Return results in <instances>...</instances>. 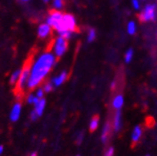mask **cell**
I'll use <instances>...</instances> for the list:
<instances>
[{
  "label": "cell",
  "instance_id": "obj_1",
  "mask_svg": "<svg viewBox=\"0 0 157 156\" xmlns=\"http://www.w3.org/2000/svg\"><path fill=\"white\" fill-rule=\"evenodd\" d=\"M56 56L51 52H45L40 55L31 66L30 76L27 82L28 89H34L40 84L56 63Z\"/></svg>",
  "mask_w": 157,
  "mask_h": 156
},
{
  "label": "cell",
  "instance_id": "obj_2",
  "mask_svg": "<svg viewBox=\"0 0 157 156\" xmlns=\"http://www.w3.org/2000/svg\"><path fill=\"white\" fill-rule=\"evenodd\" d=\"M56 31H58V33L63 32V31H70V32H75L77 30V23L76 19L72 14H63V17L62 19L58 23L57 26L54 28Z\"/></svg>",
  "mask_w": 157,
  "mask_h": 156
},
{
  "label": "cell",
  "instance_id": "obj_3",
  "mask_svg": "<svg viewBox=\"0 0 157 156\" xmlns=\"http://www.w3.org/2000/svg\"><path fill=\"white\" fill-rule=\"evenodd\" d=\"M31 66L32 64L27 63L23 66V68L21 69V72H20V76H19V79L18 82L17 83V92H23L24 91V88L27 86V82L29 80V76H30V70H31Z\"/></svg>",
  "mask_w": 157,
  "mask_h": 156
},
{
  "label": "cell",
  "instance_id": "obj_4",
  "mask_svg": "<svg viewBox=\"0 0 157 156\" xmlns=\"http://www.w3.org/2000/svg\"><path fill=\"white\" fill-rule=\"evenodd\" d=\"M67 47H68L67 40L59 36L54 44V55L56 56V58H60L63 56L67 50Z\"/></svg>",
  "mask_w": 157,
  "mask_h": 156
},
{
  "label": "cell",
  "instance_id": "obj_5",
  "mask_svg": "<svg viewBox=\"0 0 157 156\" xmlns=\"http://www.w3.org/2000/svg\"><path fill=\"white\" fill-rule=\"evenodd\" d=\"M156 17V12H155V5H147L144 11L140 14V20L141 21H150L154 20Z\"/></svg>",
  "mask_w": 157,
  "mask_h": 156
},
{
  "label": "cell",
  "instance_id": "obj_6",
  "mask_svg": "<svg viewBox=\"0 0 157 156\" xmlns=\"http://www.w3.org/2000/svg\"><path fill=\"white\" fill-rule=\"evenodd\" d=\"M63 17V13L59 11H53L46 19V24H48L51 28H55L58 23Z\"/></svg>",
  "mask_w": 157,
  "mask_h": 156
},
{
  "label": "cell",
  "instance_id": "obj_7",
  "mask_svg": "<svg viewBox=\"0 0 157 156\" xmlns=\"http://www.w3.org/2000/svg\"><path fill=\"white\" fill-rule=\"evenodd\" d=\"M21 110H22V105L19 102L15 103L12 108L11 113H10V120L12 122H17L18 121L19 117L21 115Z\"/></svg>",
  "mask_w": 157,
  "mask_h": 156
},
{
  "label": "cell",
  "instance_id": "obj_8",
  "mask_svg": "<svg viewBox=\"0 0 157 156\" xmlns=\"http://www.w3.org/2000/svg\"><path fill=\"white\" fill-rule=\"evenodd\" d=\"M51 29L52 28L48 24H46V23L40 24L38 27V29H37V36L40 38H45V37H47L50 35Z\"/></svg>",
  "mask_w": 157,
  "mask_h": 156
},
{
  "label": "cell",
  "instance_id": "obj_9",
  "mask_svg": "<svg viewBox=\"0 0 157 156\" xmlns=\"http://www.w3.org/2000/svg\"><path fill=\"white\" fill-rule=\"evenodd\" d=\"M67 78H68V73L66 71H63V72H61L59 76L54 78V79L52 80V83H53V85H55V86H59V85H61L67 80Z\"/></svg>",
  "mask_w": 157,
  "mask_h": 156
},
{
  "label": "cell",
  "instance_id": "obj_10",
  "mask_svg": "<svg viewBox=\"0 0 157 156\" xmlns=\"http://www.w3.org/2000/svg\"><path fill=\"white\" fill-rule=\"evenodd\" d=\"M35 105V109H34V111L36 112V116L37 117H40L42 114H43V111H44V109H45V105H46V101L44 98L42 99H39L38 102L34 105Z\"/></svg>",
  "mask_w": 157,
  "mask_h": 156
},
{
  "label": "cell",
  "instance_id": "obj_11",
  "mask_svg": "<svg viewBox=\"0 0 157 156\" xmlns=\"http://www.w3.org/2000/svg\"><path fill=\"white\" fill-rule=\"evenodd\" d=\"M124 100L123 95L119 94V95H117V96L114 97V99L112 101V106H113V108L115 109L116 111L121 110V108L124 105Z\"/></svg>",
  "mask_w": 157,
  "mask_h": 156
},
{
  "label": "cell",
  "instance_id": "obj_12",
  "mask_svg": "<svg viewBox=\"0 0 157 156\" xmlns=\"http://www.w3.org/2000/svg\"><path fill=\"white\" fill-rule=\"evenodd\" d=\"M122 127V113L120 110L116 111L113 120V129L115 131H119Z\"/></svg>",
  "mask_w": 157,
  "mask_h": 156
},
{
  "label": "cell",
  "instance_id": "obj_13",
  "mask_svg": "<svg viewBox=\"0 0 157 156\" xmlns=\"http://www.w3.org/2000/svg\"><path fill=\"white\" fill-rule=\"evenodd\" d=\"M143 134V129L140 126H136L132 130V133H131V140L133 143H137L139 140L142 137Z\"/></svg>",
  "mask_w": 157,
  "mask_h": 156
},
{
  "label": "cell",
  "instance_id": "obj_14",
  "mask_svg": "<svg viewBox=\"0 0 157 156\" xmlns=\"http://www.w3.org/2000/svg\"><path fill=\"white\" fill-rule=\"evenodd\" d=\"M110 131H111V124L109 122L105 123V127L103 128V131H101V141L103 143H106V141L108 140V137H109V134H110Z\"/></svg>",
  "mask_w": 157,
  "mask_h": 156
},
{
  "label": "cell",
  "instance_id": "obj_15",
  "mask_svg": "<svg viewBox=\"0 0 157 156\" xmlns=\"http://www.w3.org/2000/svg\"><path fill=\"white\" fill-rule=\"evenodd\" d=\"M99 123H100L99 117L98 116H94L93 118L91 119L90 123H89V130L91 132L95 131L98 128V127H99Z\"/></svg>",
  "mask_w": 157,
  "mask_h": 156
},
{
  "label": "cell",
  "instance_id": "obj_16",
  "mask_svg": "<svg viewBox=\"0 0 157 156\" xmlns=\"http://www.w3.org/2000/svg\"><path fill=\"white\" fill-rule=\"evenodd\" d=\"M20 72H21V70H17V71H14L12 74V76L10 78V83L11 84H17V83L19 76H20Z\"/></svg>",
  "mask_w": 157,
  "mask_h": 156
},
{
  "label": "cell",
  "instance_id": "obj_17",
  "mask_svg": "<svg viewBox=\"0 0 157 156\" xmlns=\"http://www.w3.org/2000/svg\"><path fill=\"white\" fill-rule=\"evenodd\" d=\"M136 32V24L133 21H130L128 24V33L129 35H134Z\"/></svg>",
  "mask_w": 157,
  "mask_h": 156
},
{
  "label": "cell",
  "instance_id": "obj_18",
  "mask_svg": "<svg viewBox=\"0 0 157 156\" xmlns=\"http://www.w3.org/2000/svg\"><path fill=\"white\" fill-rule=\"evenodd\" d=\"M132 58H133V49H128L127 52H125V55H124V60L127 63H129V62L132 60Z\"/></svg>",
  "mask_w": 157,
  "mask_h": 156
},
{
  "label": "cell",
  "instance_id": "obj_19",
  "mask_svg": "<svg viewBox=\"0 0 157 156\" xmlns=\"http://www.w3.org/2000/svg\"><path fill=\"white\" fill-rule=\"evenodd\" d=\"M59 34V36L62 37V38H64L65 40H70V38H71V36H72V32H70V31H68V30L63 31V32H60Z\"/></svg>",
  "mask_w": 157,
  "mask_h": 156
},
{
  "label": "cell",
  "instance_id": "obj_20",
  "mask_svg": "<svg viewBox=\"0 0 157 156\" xmlns=\"http://www.w3.org/2000/svg\"><path fill=\"white\" fill-rule=\"evenodd\" d=\"M95 38H96V31L94 29H90L88 32V36H87V41L92 42V41H94Z\"/></svg>",
  "mask_w": 157,
  "mask_h": 156
},
{
  "label": "cell",
  "instance_id": "obj_21",
  "mask_svg": "<svg viewBox=\"0 0 157 156\" xmlns=\"http://www.w3.org/2000/svg\"><path fill=\"white\" fill-rule=\"evenodd\" d=\"M39 101V99L37 98V97H36L35 95H33V94H30L28 97H27V103L28 104H31V105H36L37 102Z\"/></svg>",
  "mask_w": 157,
  "mask_h": 156
},
{
  "label": "cell",
  "instance_id": "obj_22",
  "mask_svg": "<svg viewBox=\"0 0 157 156\" xmlns=\"http://www.w3.org/2000/svg\"><path fill=\"white\" fill-rule=\"evenodd\" d=\"M53 88H54V85H53L52 82H46L44 84V86H43L42 89H43L44 93H49V92H51L53 90Z\"/></svg>",
  "mask_w": 157,
  "mask_h": 156
},
{
  "label": "cell",
  "instance_id": "obj_23",
  "mask_svg": "<svg viewBox=\"0 0 157 156\" xmlns=\"http://www.w3.org/2000/svg\"><path fill=\"white\" fill-rule=\"evenodd\" d=\"M53 6L55 7L56 10H60L63 7V2H62V0H54Z\"/></svg>",
  "mask_w": 157,
  "mask_h": 156
},
{
  "label": "cell",
  "instance_id": "obj_24",
  "mask_svg": "<svg viewBox=\"0 0 157 156\" xmlns=\"http://www.w3.org/2000/svg\"><path fill=\"white\" fill-rule=\"evenodd\" d=\"M44 91H43V89L42 88H38L37 90H36V94H35V96L36 97H37L38 99H42L43 98V96H44Z\"/></svg>",
  "mask_w": 157,
  "mask_h": 156
},
{
  "label": "cell",
  "instance_id": "obj_25",
  "mask_svg": "<svg viewBox=\"0 0 157 156\" xmlns=\"http://www.w3.org/2000/svg\"><path fill=\"white\" fill-rule=\"evenodd\" d=\"M113 155H114V149L113 147H109L105 153V156H113Z\"/></svg>",
  "mask_w": 157,
  "mask_h": 156
},
{
  "label": "cell",
  "instance_id": "obj_26",
  "mask_svg": "<svg viewBox=\"0 0 157 156\" xmlns=\"http://www.w3.org/2000/svg\"><path fill=\"white\" fill-rule=\"evenodd\" d=\"M131 3H132V6L135 10H138L140 8V4H139L138 0H131Z\"/></svg>",
  "mask_w": 157,
  "mask_h": 156
},
{
  "label": "cell",
  "instance_id": "obj_27",
  "mask_svg": "<svg viewBox=\"0 0 157 156\" xmlns=\"http://www.w3.org/2000/svg\"><path fill=\"white\" fill-rule=\"evenodd\" d=\"M82 138H83V135H82V133L81 132V133L78 134V137H77V144H81L82 141Z\"/></svg>",
  "mask_w": 157,
  "mask_h": 156
},
{
  "label": "cell",
  "instance_id": "obj_28",
  "mask_svg": "<svg viewBox=\"0 0 157 156\" xmlns=\"http://www.w3.org/2000/svg\"><path fill=\"white\" fill-rule=\"evenodd\" d=\"M36 118H37V116H36V112L35 111L31 112V119H32L33 121H35V120H36Z\"/></svg>",
  "mask_w": 157,
  "mask_h": 156
},
{
  "label": "cell",
  "instance_id": "obj_29",
  "mask_svg": "<svg viewBox=\"0 0 157 156\" xmlns=\"http://www.w3.org/2000/svg\"><path fill=\"white\" fill-rule=\"evenodd\" d=\"M3 150H4V147L3 146H0V155H1L3 153Z\"/></svg>",
  "mask_w": 157,
  "mask_h": 156
},
{
  "label": "cell",
  "instance_id": "obj_30",
  "mask_svg": "<svg viewBox=\"0 0 157 156\" xmlns=\"http://www.w3.org/2000/svg\"><path fill=\"white\" fill-rule=\"evenodd\" d=\"M115 86H116V82H113L111 83V89H114V88H115Z\"/></svg>",
  "mask_w": 157,
  "mask_h": 156
},
{
  "label": "cell",
  "instance_id": "obj_31",
  "mask_svg": "<svg viewBox=\"0 0 157 156\" xmlns=\"http://www.w3.org/2000/svg\"><path fill=\"white\" fill-rule=\"evenodd\" d=\"M30 156H37V153L36 152H32L30 154Z\"/></svg>",
  "mask_w": 157,
  "mask_h": 156
},
{
  "label": "cell",
  "instance_id": "obj_32",
  "mask_svg": "<svg viewBox=\"0 0 157 156\" xmlns=\"http://www.w3.org/2000/svg\"><path fill=\"white\" fill-rule=\"evenodd\" d=\"M43 1H44V2H46V3H47V2H49V1H50V0H43Z\"/></svg>",
  "mask_w": 157,
  "mask_h": 156
},
{
  "label": "cell",
  "instance_id": "obj_33",
  "mask_svg": "<svg viewBox=\"0 0 157 156\" xmlns=\"http://www.w3.org/2000/svg\"><path fill=\"white\" fill-rule=\"evenodd\" d=\"M22 1H29V0H22Z\"/></svg>",
  "mask_w": 157,
  "mask_h": 156
},
{
  "label": "cell",
  "instance_id": "obj_34",
  "mask_svg": "<svg viewBox=\"0 0 157 156\" xmlns=\"http://www.w3.org/2000/svg\"><path fill=\"white\" fill-rule=\"evenodd\" d=\"M146 156H151V155H150V154H147Z\"/></svg>",
  "mask_w": 157,
  "mask_h": 156
},
{
  "label": "cell",
  "instance_id": "obj_35",
  "mask_svg": "<svg viewBox=\"0 0 157 156\" xmlns=\"http://www.w3.org/2000/svg\"><path fill=\"white\" fill-rule=\"evenodd\" d=\"M76 156H80V155H76Z\"/></svg>",
  "mask_w": 157,
  "mask_h": 156
}]
</instances>
